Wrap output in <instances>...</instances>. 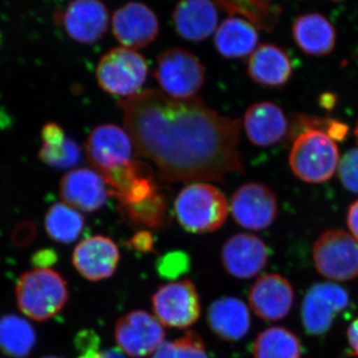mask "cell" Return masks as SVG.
I'll return each mask as SVG.
<instances>
[{"label": "cell", "instance_id": "1", "mask_svg": "<svg viewBox=\"0 0 358 358\" xmlns=\"http://www.w3.org/2000/svg\"><path fill=\"white\" fill-rule=\"evenodd\" d=\"M117 103L136 155L157 166L162 182H224L227 174L244 173L242 122L201 98L178 100L147 90Z\"/></svg>", "mask_w": 358, "mask_h": 358}, {"label": "cell", "instance_id": "2", "mask_svg": "<svg viewBox=\"0 0 358 358\" xmlns=\"http://www.w3.org/2000/svg\"><path fill=\"white\" fill-rule=\"evenodd\" d=\"M227 199L215 185L193 182L180 190L174 202L179 225L193 234L215 232L226 222Z\"/></svg>", "mask_w": 358, "mask_h": 358}, {"label": "cell", "instance_id": "3", "mask_svg": "<svg viewBox=\"0 0 358 358\" xmlns=\"http://www.w3.org/2000/svg\"><path fill=\"white\" fill-rule=\"evenodd\" d=\"M339 150L336 141L317 129L299 131L289 155V166L303 182L320 185L338 173Z\"/></svg>", "mask_w": 358, "mask_h": 358}, {"label": "cell", "instance_id": "4", "mask_svg": "<svg viewBox=\"0 0 358 358\" xmlns=\"http://www.w3.org/2000/svg\"><path fill=\"white\" fill-rule=\"evenodd\" d=\"M15 291L21 312L36 322L57 315L69 299L67 282L49 268H37L21 275Z\"/></svg>", "mask_w": 358, "mask_h": 358}, {"label": "cell", "instance_id": "5", "mask_svg": "<svg viewBox=\"0 0 358 358\" xmlns=\"http://www.w3.org/2000/svg\"><path fill=\"white\" fill-rule=\"evenodd\" d=\"M148 67L141 54L117 47L102 56L96 69L99 86L110 95L131 98L147 81Z\"/></svg>", "mask_w": 358, "mask_h": 358}, {"label": "cell", "instance_id": "6", "mask_svg": "<svg viewBox=\"0 0 358 358\" xmlns=\"http://www.w3.org/2000/svg\"><path fill=\"white\" fill-rule=\"evenodd\" d=\"M154 77L162 93L178 100L195 98L205 82V68L192 52L166 49L157 57Z\"/></svg>", "mask_w": 358, "mask_h": 358}, {"label": "cell", "instance_id": "7", "mask_svg": "<svg viewBox=\"0 0 358 358\" xmlns=\"http://www.w3.org/2000/svg\"><path fill=\"white\" fill-rule=\"evenodd\" d=\"M313 260L327 279L352 281L358 278V241L345 230H327L313 244Z\"/></svg>", "mask_w": 358, "mask_h": 358}, {"label": "cell", "instance_id": "8", "mask_svg": "<svg viewBox=\"0 0 358 358\" xmlns=\"http://www.w3.org/2000/svg\"><path fill=\"white\" fill-rule=\"evenodd\" d=\"M155 317L162 326L185 329L193 326L201 315L196 286L183 279L160 286L152 296Z\"/></svg>", "mask_w": 358, "mask_h": 358}, {"label": "cell", "instance_id": "9", "mask_svg": "<svg viewBox=\"0 0 358 358\" xmlns=\"http://www.w3.org/2000/svg\"><path fill=\"white\" fill-rule=\"evenodd\" d=\"M166 331L155 315L145 310H133L117 320L115 339L117 348L127 357L143 358L164 343Z\"/></svg>", "mask_w": 358, "mask_h": 358}, {"label": "cell", "instance_id": "10", "mask_svg": "<svg viewBox=\"0 0 358 358\" xmlns=\"http://www.w3.org/2000/svg\"><path fill=\"white\" fill-rule=\"evenodd\" d=\"M279 204L274 192L261 182L240 186L231 199L230 211L238 225L244 229H267L277 218Z\"/></svg>", "mask_w": 358, "mask_h": 358}, {"label": "cell", "instance_id": "11", "mask_svg": "<svg viewBox=\"0 0 358 358\" xmlns=\"http://www.w3.org/2000/svg\"><path fill=\"white\" fill-rule=\"evenodd\" d=\"M350 303L345 289L334 282H320L308 289L303 306L301 320L308 334L322 336L333 326L338 313L345 310Z\"/></svg>", "mask_w": 358, "mask_h": 358}, {"label": "cell", "instance_id": "12", "mask_svg": "<svg viewBox=\"0 0 358 358\" xmlns=\"http://www.w3.org/2000/svg\"><path fill=\"white\" fill-rule=\"evenodd\" d=\"M134 143L126 129L114 124L96 127L89 134L86 154L99 173L131 162Z\"/></svg>", "mask_w": 358, "mask_h": 358}, {"label": "cell", "instance_id": "13", "mask_svg": "<svg viewBox=\"0 0 358 358\" xmlns=\"http://www.w3.org/2000/svg\"><path fill=\"white\" fill-rule=\"evenodd\" d=\"M114 36L126 48H145L159 32L157 14L147 4L131 1L115 10L112 20Z\"/></svg>", "mask_w": 358, "mask_h": 358}, {"label": "cell", "instance_id": "14", "mask_svg": "<svg viewBox=\"0 0 358 358\" xmlns=\"http://www.w3.org/2000/svg\"><path fill=\"white\" fill-rule=\"evenodd\" d=\"M121 260L119 247L110 238L95 235L85 238L72 256V262L80 275L90 282H100L115 274Z\"/></svg>", "mask_w": 358, "mask_h": 358}, {"label": "cell", "instance_id": "15", "mask_svg": "<svg viewBox=\"0 0 358 358\" xmlns=\"http://www.w3.org/2000/svg\"><path fill=\"white\" fill-rule=\"evenodd\" d=\"M268 249L260 238L238 233L228 238L221 250V262L228 274L236 279L256 277L268 263Z\"/></svg>", "mask_w": 358, "mask_h": 358}, {"label": "cell", "instance_id": "16", "mask_svg": "<svg viewBox=\"0 0 358 358\" xmlns=\"http://www.w3.org/2000/svg\"><path fill=\"white\" fill-rule=\"evenodd\" d=\"M100 174L109 187V194L120 203H138L159 190L152 169L140 160H131Z\"/></svg>", "mask_w": 358, "mask_h": 358}, {"label": "cell", "instance_id": "17", "mask_svg": "<svg viewBox=\"0 0 358 358\" xmlns=\"http://www.w3.org/2000/svg\"><path fill=\"white\" fill-rule=\"evenodd\" d=\"M294 293L288 279L278 274L259 278L249 291V305L266 322L286 317L293 308Z\"/></svg>", "mask_w": 358, "mask_h": 358}, {"label": "cell", "instance_id": "18", "mask_svg": "<svg viewBox=\"0 0 358 358\" xmlns=\"http://www.w3.org/2000/svg\"><path fill=\"white\" fill-rule=\"evenodd\" d=\"M109 188L102 176L94 169H71L61 179V199L77 210H99L107 202Z\"/></svg>", "mask_w": 358, "mask_h": 358}, {"label": "cell", "instance_id": "19", "mask_svg": "<svg viewBox=\"0 0 358 358\" xmlns=\"http://www.w3.org/2000/svg\"><path fill=\"white\" fill-rule=\"evenodd\" d=\"M110 14L101 0H73L63 14L67 34L82 44L100 41L108 31Z\"/></svg>", "mask_w": 358, "mask_h": 358}, {"label": "cell", "instance_id": "20", "mask_svg": "<svg viewBox=\"0 0 358 358\" xmlns=\"http://www.w3.org/2000/svg\"><path fill=\"white\" fill-rule=\"evenodd\" d=\"M243 128L248 140L261 148L272 147L286 138L289 121L277 103L263 101L252 105L245 113Z\"/></svg>", "mask_w": 358, "mask_h": 358}, {"label": "cell", "instance_id": "21", "mask_svg": "<svg viewBox=\"0 0 358 358\" xmlns=\"http://www.w3.org/2000/svg\"><path fill=\"white\" fill-rule=\"evenodd\" d=\"M247 74L255 84L267 88H282L293 75V62L282 47L266 43L257 47L247 63Z\"/></svg>", "mask_w": 358, "mask_h": 358}, {"label": "cell", "instance_id": "22", "mask_svg": "<svg viewBox=\"0 0 358 358\" xmlns=\"http://www.w3.org/2000/svg\"><path fill=\"white\" fill-rule=\"evenodd\" d=\"M173 20L181 38L204 41L217 29V6L213 0H180L174 8Z\"/></svg>", "mask_w": 358, "mask_h": 358}, {"label": "cell", "instance_id": "23", "mask_svg": "<svg viewBox=\"0 0 358 358\" xmlns=\"http://www.w3.org/2000/svg\"><path fill=\"white\" fill-rule=\"evenodd\" d=\"M207 324L219 338L237 343L249 333L251 315L243 301L235 296H223L209 306Z\"/></svg>", "mask_w": 358, "mask_h": 358}, {"label": "cell", "instance_id": "24", "mask_svg": "<svg viewBox=\"0 0 358 358\" xmlns=\"http://www.w3.org/2000/svg\"><path fill=\"white\" fill-rule=\"evenodd\" d=\"M294 42L306 55L322 57L336 48V32L334 25L320 13L299 16L292 27Z\"/></svg>", "mask_w": 358, "mask_h": 358}, {"label": "cell", "instance_id": "25", "mask_svg": "<svg viewBox=\"0 0 358 358\" xmlns=\"http://www.w3.org/2000/svg\"><path fill=\"white\" fill-rule=\"evenodd\" d=\"M255 25L238 16H231L218 26L214 36L216 50L224 58L239 59L251 55L258 46Z\"/></svg>", "mask_w": 358, "mask_h": 358}, {"label": "cell", "instance_id": "26", "mask_svg": "<svg viewBox=\"0 0 358 358\" xmlns=\"http://www.w3.org/2000/svg\"><path fill=\"white\" fill-rule=\"evenodd\" d=\"M119 210L127 222L143 230H162L171 223L169 202L159 189L138 203H120Z\"/></svg>", "mask_w": 358, "mask_h": 358}, {"label": "cell", "instance_id": "27", "mask_svg": "<svg viewBox=\"0 0 358 358\" xmlns=\"http://www.w3.org/2000/svg\"><path fill=\"white\" fill-rule=\"evenodd\" d=\"M36 345V333L27 320L15 315L0 317V350L7 357L25 358Z\"/></svg>", "mask_w": 358, "mask_h": 358}, {"label": "cell", "instance_id": "28", "mask_svg": "<svg viewBox=\"0 0 358 358\" xmlns=\"http://www.w3.org/2000/svg\"><path fill=\"white\" fill-rule=\"evenodd\" d=\"M232 16H243L259 29L270 32L279 20L281 9L275 0H213Z\"/></svg>", "mask_w": 358, "mask_h": 358}, {"label": "cell", "instance_id": "29", "mask_svg": "<svg viewBox=\"0 0 358 358\" xmlns=\"http://www.w3.org/2000/svg\"><path fill=\"white\" fill-rule=\"evenodd\" d=\"M45 230L53 241L70 244L76 241L85 227V217L74 207L60 202L52 205L45 216Z\"/></svg>", "mask_w": 358, "mask_h": 358}, {"label": "cell", "instance_id": "30", "mask_svg": "<svg viewBox=\"0 0 358 358\" xmlns=\"http://www.w3.org/2000/svg\"><path fill=\"white\" fill-rule=\"evenodd\" d=\"M254 358H301L298 336L289 329L272 327L261 331L253 343Z\"/></svg>", "mask_w": 358, "mask_h": 358}, {"label": "cell", "instance_id": "31", "mask_svg": "<svg viewBox=\"0 0 358 358\" xmlns=\"http://www.w3.org/2000/svg\"><path fill=\"white\" fill-rule=\"evenodd\" d=\"M82 150L76 141L66 138L58 147L42 145L39 150V159L45 164L56 169H70L77 166L81 159Z\"/></svg>", "mask_w": 358, "mask_h": 358}, {"label": "cell", "instance_id": "32", "mask_svg": "<svg viewBox=\"0 0 358 358\" xmlns=\"http://www.w3.org/2000/svg\"><path fill=\"white\" fill-rule=\"evenodd\" d=\"M338 174L345 189L358 193V145L348 150L339 159Z\"/></svg>", "mask_w": 358, "mask_h": 358}, {"label": "cell", "instance_id": "33", "mask_svg": "<svg viewBox=\"0 0 358 358\" xmlns=\"http://www.w3.org/2000/svg\"><path fill=\"white\" fill-rule=\"evenodd\" d=\"M176 358H209L203 338L196 331H190L173 341Z\"/></svg>", "mask_w": 358, "mask_h": 358}, {"label": "cell", "instance_id": "34", "mask_svg": "<svg viewBox=\"0 0 358 358\" xmlns=\"http://www.w3.org/2000/svg\"><path fill=\"white\" fill-rule=\"evenodd\" d=\"M189 258L183 252H171L159 259L157 271L166 278H178L189 268Z\"/></svg>", "mask_w": 358, "mask_h": 358}, {"label": "cell", "instance_id": "35", "mask_svg": "<svg viewBox=\"0 0 358 358\" xmlns=\"http://www.w3.org/2000/svg\"><path fill=\"white\" fill-rule=\"evenodd\" d=\"M66 138L64 129L57 122H47L42 128L41 140L43 145L58 147L64 143Z\"/></svg>", "mask_w": 358, "mask_h": 358}, {"label": "cell", "instance_id": "36", "mask_svg": "<svg viewBox=\"0 0 358 358\" xmlns=\"http://www.w3.org/2000/svg\"><path fill=\"white\" fill-rule=\"evenodd\" d=\"M129 248L141 253H148L155 249L154 238L152 232L147 230H141L136 232L128 241Z\"/></svg>", "mask_w": 358, "mask_h": 358}, {"label": "cell", "instance_id": "37", "mask_svg": "<svg viewBox=\"0 0 358 358\" xmlns=\"http://www.w3.org/2000/svg\"><path fill=\"white\" fill-rule=\"evenodd\" d=\"M78 358H127L122 350L119 348H108L101 350L99 346L84 350L83 353Z\"/></svg>", "mask_w": 358, "mask_h": 358}, {"label": "cell", "instance_id": "38", "mask_svg": "<svg viewBox=\"0 0 358 358\" xmlns=\"http://www.w3.org/2000/svg\"><path fill=\"white\" fill-rule=\"evenodd\" d=\"M346 222L350 234L358 241V200L350 204L346 214Z\"/></svg>", "mask_w": 358, "mask_h": 358}, {"label": "cell", "instance_id": "39", "mask_svg": "<svg viewBox=\"0 0 358 358\" xmlns=\"http://www.w3.org/2000/svg\"><path fill=\"white\" fill-rule=\"evenodd\" d=\"M56 261L55 252L52 250H43L35 254L33 257V263L38 266V268H48L51 264Z\"/></svg>", "mask_w": 358, "mask_h": 358}, {"label": "cell", "instance_id": "40", "mask_svg": "<svg viewBox=\"0 0 358 358\" xmlns=\"http://www.w3.org/2000/svg\"><path fill=\"white\" fill-rule=\"evenodd\" d=\"M348 339L353 355L358 357V317L348 327Z\"/></svg>", "mask_w": 358, "mask_h": 358}, {"label": "cell", "instance_id": "41", "mask_svg": "<svg viewBox=\"0 0 358 358\" xmlns=\"http://www.w3.org/2000/svg\"><path fill=\"white\" fill-rule=\"evenodd\" d=\"M152 358H176V348L173 343L164 341L152 355Z\"/></svg>", "mask_w": 358, "mask_h": 358}, {"label": "cell", "instance_id": "42", "mask_svg": "<svg viewBox=\"0 0 358 358\" xmlns=\"http://www.w3.org/2000/svg\"><path fill=\"white\" fill-rule=\"evenodd\" d=\"M334 103H336V98H334V95H331V94H326V95L320 98V105L327 110L334 108Z\"/></svg>", "mask_w": 358, "mask_h": 358}, {"label": "cell", "instance_id": "43", "mask_svg": "<svg viewBox=\"0 0 358 358\" xmlns=\"http://www.w3.org/2000/svg\"><path fill=\"white\" fill-rule=\"evenodd\" d=\"M42 358H61V357H56V355H48V357H44Z\"/></svg>", "mask_w": 358, "mask_h": 358}]
</instances>
